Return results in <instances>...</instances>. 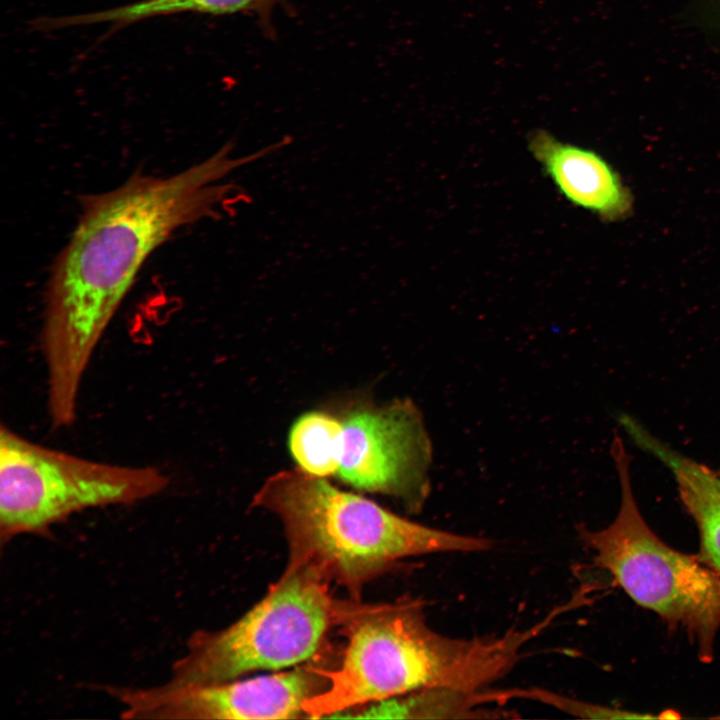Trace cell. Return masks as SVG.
I'll return each mask as SVG.
<instances>
[{
	"instance_id": "obj_14",
	"label": "cell",
	"mask_w": 720,
	"mask_h": 720,
	"mask_svg": "<svg viewBox=\"0 0 720 720\" xmlns=\"http://www.w3.org/2000/svg\"><path fill=\"white\" fill-rule=\"evenodd\" d=\"M548 704L576 717L586 719L655 718L650 714L623 711L597 704L582 702L563 695L551 693Z\"/></svg>"
},
{
	"instance_id": "obj_8",
	"label": "cell",
	"mask_w": 720,
	"mask_h": 720,
	"mask_svg": "<svg viewBox=\"0 0 720 720\" xmlns=\"http://www.w3.org/2000/svg\"><path fill=\"white\" fill-rule=\"evenodd\" d=\"M343 451L338 477L350 486L423 506L431 444L419 410L410 400L353 409L342 420Z\"/></svg>"
},
{
	"instance_id": "obj_10",
	"label": "cell",
	"mask_w": 720,
	"mask_h": 720,
	"mask_svg": "<svg viewBox=\"0 0 720 720\" xmlns=\"http://www.w3.org/2000/svg\"><path fill=\"white\" fill-rule=\"evenodd\" d=\"M619 424L642 450L672 473L680 499L695 521L700 558L720 573V473L673 449L653 435L635 417L622 414Z\"/></svg>"
},
{
	"instance_id": "obj_12",
	"label": "cell",
	"mask_w": 720,
	"mask_h": 720,
	"mask_svg": "<svg viewBox=\"0 0 720 720\" xmlns=\"http://www.w3.org/2000/svg\"><path fill=\"white\" fill-rule=\"evenodd\" d=\"M483 690L467 693L449 689H428L382 700L361 717L370 718H460L472 716L483 702Z\"/></svg>"
},
{
	"instance_id": "obj_2",
	"label": "cell",
	"mask_w": 720,
	"mask_h": 720,
	"mask_svg": "<svg viewBox=\"0 0 720 720\" xmlns=\"http://www.w3.org/2000/svg\"><path fill=\"white\" fill-rule=\"evenodd\" d=\"M337 624L347 638L342 662L329 668L325 691L306 701L307 718L428 689L476 693L505 676L537 625L501 635L455 638L432 629L423 602L405 598L365 604L339 600Z\"/></svg>"
},
{
	"instance_id": "obj_13",
	"label": "cell",
	"mask_w": 720,
	"mask_h": 720,
	"mask_svg": "<svg viewBox=\"0 0 720 720\" xmlns=\"http://www.w3.org/2000/svg\"><path fill=\"white\" fill-rule=\"evenodd\" d=\"M267 0H140L105 9L102 18L106 23L123 27L157 16L182 12L227 15L256 9Z\"/></svg>"
},
{
	"instance_id": "obj_5",
	"label": "cell",
	"mask_w": 720,
	"mask_h": 720,
	"mask_svg": "<svg viewBox=\"0 0 720 720\" xmlns=\"http://www.w3.org/2000/svg\"><path fill=\"white\" fill-rule=\"evenodd\" d=\"M328 583L314 569L288 565L240 619L220 630L192 633L171 666L170 681L219 683L311 659L330 626L337 624L339 600L330 596Z\"/></svg>"
},
{
	"instance_id": "obj_3",
	"label": "cell",
	"mask_w": 720,
	"mask_h": 720,
	"mask_svg": "<svg viewBox=\"0 0 720 720\" xmlns=\"http://www.w3.org/2000/svg\"><path fill=\"white\" fill-rule=\"evenodd\" d=\"M252 505L281 520L288 565L314 569L345 587L353 599L360 598L366 583L405 558L481 552L492 546L486 538L411 521L298 467L270 476Z\"/></svg>"
},
{
	"instance_id": "obj_16",
	"label": "cell",
	"mask_w": 720,
	"mask_h": 720,
	"mask_svg": "<svg viewBox=\"0 0 720 720\" xmlns=\"http://www.w3.org/2000/svg\"><path fill=\"white\" fill-rule=\"evenodd\" d=\"M718 472L720 473V469L718 470Z\"/></svg>"
},
{
	"instance_id": "obj_15",
	"label": "cell",
	"mask_w": 720,
	"mask_h": 720,
	"mask_svg": "<svg viewBox=\"0 0 720 720\" xmlns=\"http://www.w3.org/2000/svg\"><path fill=\"white\" fill-rule=\"evenodd\" d=\"M716 1L719 2V5L716 8H714V11L712 12V16H713V18H715L717 20V23L720 24V0H716Z\"/></svg>"
},
{
	"instance_id": "obj_6",
	"label": "cell",
	"mask_w": 720,
	"mask_h": 720,
	"mask_svg": "<svg viewBox=\"0 0 720 720\" xmlns=\"http://www.w3.org/2000/svg\"><path fill=\"white\" fill-rule=\"evenodd\" d=\"M168 484L157 467L85 459L32 442L1 424V545L21 535H47L53 525L86 509L149 499Z\"/></svg>"
},
{
	"instance_id": "obj_9",
	"label": "cell",
	"mask_w": 720,
	"mask_h": 720,
	"mask_svg": "<svg viewBox=\"0 0 720 720\" xmlns=\"http://www.w3.org/2000/svg\"><path fill=\"white\" fill-rule=\"evenodd\" d=\"M528 149L572 204L606 221L630 215L631 193L615 169L595 151L558 140L543 129L530 134Z\"/></svg>"
},
{
	"instance_id": "obj_11",
	"label": "cell",
	"mask_w": 720,
	"mask_h": 720,
	"mask_svg": "<svg viewBox=\"0 0 720 720\" xmlns=\"http://www.w3.org/2000/svg\"><path fill=\"white\" fill-rule=\"evenodd\" d=\"M288 444L302 471L322 478L337 475L343 451L342 420L324 411L306 412L291 426Z\"/></svg>"
},
{
	"instance_id": "obj_1",
	"label": "cell",
	"mask_w": 720,
	"mask_h": 720,
	"mask_svg": "<svg viewBox=\"0 0 720 720\" xmlns=\"http://www.w3.org/2000/svg\"><path fill=\"white\" fill-rule=\"evenodd\" d=\"M232 149L227 143L172 175H132L113 190L82 200L45 293L41 348L53 427L74 423L94 350L149 256L180 228L221 217L242 192L220 181L268 155L262 148L232 157Z\"/></svg>"
},
{
	"instance_id": "obj_7",
	"label": "cell",
	"mask_w": 720,
	"mask_h": 720,
	"mask_svg": "<svg viewBox=\"0 0 720 720\" xmlns=\"http://www.w3.org/2000/svg\"><path fill=\"white\" fill-rule=\"evenodd\" d=\"M328 669L309 663L248 680L105 688L129 719H296L307 718L306 701L327 689Z\"/></svg>"
},
{
	"instance_id": "obj_4",
	"label": "cell",
	"mask_w": 720,
	"mask_h": 720,
	"mask_svg": "<svg viewBox=\"0 0 720 720\" xmlns=\"http://www.w3.org/2000/svg\"><path fill=\"white\" fill-rule=\"evenodd\" d=\"M620 484V506L605 528L578 527L594 564L606 570L631 599L670 625L683 628L703 661L713 657L720 629V573L701 558L663 542L643 518L634 495L630 457L618 431L611 444Z\"/></svg>"
}]
</instances>
